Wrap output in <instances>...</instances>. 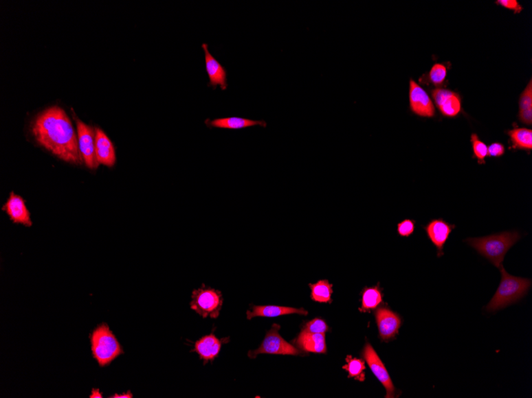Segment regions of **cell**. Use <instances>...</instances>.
Returning a JSON list of instances; mask_svg holds the SVG:
<instances>
[{
	"instance_id": "obj_1",
	"label": "cell",
	"mask_w": 532,
	"mask_h": 398,
	"mask_svg": "<svg viewBox=\"0 0 532 398\" xmlns=\"http://www.w3.org/2000/svg\"><path fill=\"white\" fill-rule=\"evenodd\" d=\"M31 132L40 147L60 160L74 165H82L77 130L63 108L50 106L32 121Z\"/></svg>"
},
{
	"instance_id": "obj_2",
	"label": "cell",
	"mask_w": 532,
	"mask_h": 398,
	"mask_svg": "<svg viewBox=\"0 0 532 398\" xmlns=\"http://www.w3.org/2000/svg\"><path fill=\"white\" fill-rule=\"evenodd\" d=\"M520 238L521 235L518 231H505L480 238H469L465 242L499 269L503 264L506 254Z\"/></svg>"
},
{
	"instance_id": "obj_3",
	"label": "cell",
	"mask_w": 532,
	"mask_h": 398,
	"mask_svg": "<svg viewBox=\"0 0 532 398\" xmlns=\"http://www.w3.org/2000/svg\"><path fill=\"white\" fill-rule=\"evenodd\" d=\"M499 269L501 273L500 283L494 296L486 307L488 312H496L516 303L528 293L531 285L530 279L509 274L503 265Z\"/></svg>"
},
{
	"instance_id": "obj_4",
	"label": "cell",
	"mask_w": 532,
	"mask_h": 398,
	"mask_svg": "<svg viewBox=\"0 0 532 398\" xmlns=\"http://www.w3.org/2000/svg\"><path fill=\"white\" fill-rule=\"evenodd\" d=\"M93 356L100 366H109L124 353L122 345L107 324L99 325L90 336Z\"/></svg>"
},
{
	"instance_id": "obj_5",
	"label": "cell",
	"mask_w": 532,
	"mask_h": 398,
	"mask_svg": "<svg viewBox=\"0 0 532 398\" xmlns=\"http://www.w3.org/2000/svg\"><path fill=\"white\" fill-rule=\"evenodd\" d=\"M223 305V294L219 290L210 288L204 284L192 292L190 309L197 312L203 318L217 319Z\"/></svg>"
},
{
	"instance_id": "obj_6",
	"label": "cell",
	"mask_w": 532,
	"mask_h": 398,
	"mask_svg": "<svg viewBox=\"0 0 532 398\" xmlns=\"http://www.w3.org/2000/svg\"><path fill=\"white\" fill-rule=\"evenodd\" d=\"M280 329L279 325H273L271 329L266 333L265 339L258 349L249 351L248 357L250 359H255L261 354L304 356L305 355L304 351L298 349L297 347L289 344L282 338L279 333Z\"/></svg>"
},
{
	"instance_id": "obj_7",
	"label": "cell",
	"mask_w": 532,
	"mask_h": 398,
	"mask_svg": "<svg viewBox=\"0 0 532 398\" xmlns=\"http://www.w3.org/2000/svg\"><path fill=\"white\" fill-rule=\"evenodd\" d=\"M74 119L76 120L79 150L83 163L89 169H96L99 165L95 154V129L77 117Z\"/></svg>"
},
{
	"instance_id": "obj_8",
	"label": "cell",
	"mask_w": 532,
	"mask_h": 398,
	"mask_svg": "<svg viewBox=\"0 0 532 398\" xmlns=\"http://www.w3.org/2000/svg\"><path fill=\"white\" fill-rule=\"evenodd\" d=\"M361 355L363 356L364 360L368 364L370 371L377 377L381 384H383L385 387L386 391V397H395V388L392 381H391L389 373L386 369L385 365L378 354L376 353L373 347L369 342H366L364 349L361 352Z\"/></svg>"
},
{
	"instance_id": "obj_9",
	"label": "cell",
	"mask_w": 532,
	"mask_h": 398,
	"mask_svg": "<svg viewBox=\"0 0 532 398\" xmlns=\"http://www.w3.org/2000/svg\"><path fill=\"white\" fill-rule=\"evenodd\" d=\"M410 108L411 112L423 118H433L435 108L428 93L414 80L410 82Z\"/></svg>"
},
{
	"instance_id": "obj_10",
	"label": "cell",
	"mask_w": 532,
	"mask_h": 398,
	"mask_svg": "<svg viewBox=\"0 0 532 398\" xmlns=\"http://www.w3.org/2000/svg\"><path fill=\"white\" fill-rule=\"evenodd\" d=\"M375 316L381 340L388 342L395 339L401 325V317L386 307L376 310Z\"/></svg>"
},
{
	"instance_id": "obj_11",
	"label": "cell",
	"mask_w": 532,
	"mask_h": 398,
	"mask_svg": "<svg viewBox=\"0 0 532 398\" xmlns=\"http://www.w3.org/2000/svg\"><path fill=\"white\" fill-rule=\"evenodd\" d=\"M426 235L438 251L439 258L444 255V246L450 238V235L456 229L455 224H450L443 219H434L423 226Z\"/></svg>"
},
{
	"instance_id": "obj_12",
	"label": "cell",
	"mask_w": 532,
	"mask_h": 398,
	"mask_svg": "<svg viewBox=\"0 0 532 398\" xmlns=\"http://www.w3.org/2000/svg\"><path fill=\"white\" fill-rule=\"evenodd\" d=\"M440 113L445 117L454 118L461 113V99L458 93L445 89H436L431 92Z\"/></svg>"
},
{
	"instance_id": "obj_13",
	"label": "cell",
	"mask_w": 532,
	"mask_h": 398,
	"mask_svg": "<svg viewBox=\"0 0 532 398\" xmlns=\"http://www.w3.org/2000/svg\"><path fill=\"white\" fill-rule=\"evenodd\" d=\"M2 210L9 216L14 224H22L25 226H32L31 213L27 209L26 202L21 196L12 192L3 206Z\"/></svg>"
},
{
	"instance_id": "obj_14",
	"label": "cell",
	"mask_w": 532,
	"mask_h": 398,
	"mask_svg": "<svg viewBox=\"0 0 532 398\" xmlns=\"http://www.w3.org/2000/svg\"><path fill=\"white\" fill-rule=\"evenodd\" d=\"M95 154L98 165L112 168L117 163L116 150L114 145L100 128H95Z\"/></svg>"
},
{
	"instance_id": "obj_15",
	"label": "cell",
	"mask_w": 532,
	"mask_h": 398,
	"mask_svg": "<svg viewBox=\"0 0 532 398\" xmlns=\"http://www.w3.org/2000/svg\"><path fill=\"white\" fill-rule=\"evenodd\" d=\"M230 338L219 339L213 333L202 337L195 342L192 352H197L201 360L204 361V365L208 362H213L220 353L223 344H227Z\"/></svg>"
},
{
	"instance_id": "obj_16",
	"label": "cell",
	"mask_w": 532,
	"mask_h": 398,
	"mask_svg": "<svg viewBox=\"0 0 532 398\" xmlns=\"http://www.w3.org/2000/svg\"><path fill=\"white\" fill-rule=\"evenodd\" d=\"M202 47L205 53L206 70L210 79L209 86L215 89L219 85L222 90L227 89L228 86L227 70L210 53L208 44H203Z\"/></svg>"
},
{
	"instance_id": "obj_17",
	"label": "cell",
	"mask_w": 532,
	"mask_h": 398,
	"mask_svg": "<svg viewBox=\"0 0 532 398\" xmlns=\"http://www.w3.org/2000/svg\"><path fill=\"white\" fill-rule=\"evenodd\" d=\"M294 344L304 352H313L316 354L327 353L324 333H311L302 330Z\"/></svg>"
},
{
	"instance_id": "obj_18",
	"label": "cell",
	"mask_w": 532,
	"mask_h": 398,
	"mask_svg": "<svg viewBox=\"0 0 532 398\" xmlns=\"http://www.w3.org/2000/svg\"><path fill=\"white\" fill-rule=\"evenodd\" d=\"M290 314L307 316L308 311H306L304 309L291 308V307L254 305L252 307V310L247 312V317L249 320L254 318V317H278Z\"/></svg>"
},
{
	"instance_id": "obj_19",
	"label": "cell",
	"mask_w": 532,
	"mask_h": 398,
	"mask_svg": "<svg viewBox=\"0 0 532 398\" xmlns=\"http://www.w3.org/2000/svg\"><path fill=\"white\" fill-rule=\"evenodd\" d=\"M206 124H207L210 128L228 130L243 129L254 127V126H261V127L265 128L266 126H267V124H266L265 121H257L238 117L220 118L214 120L208 119L206 121Z\"/></svg>"
},
{
	"instance_id": "obj_20",
	"label": "cell",
	"mask_w": 532,
	"mask_h": 398,
	"mask_svg": "<svg viewBox=\"0 0 532 398\" xmlns=\"http://www.w3.org/2000/svg\"><path fill=\"white\" fill-rule=\"evenodd\" d=\"M362 306L359 309L360 312H366L370 310L375 309L383 302L382 290H381L379 283L373 287H365L362 292Z\"/></svg>"
},
{
	"instance_id": "obj_21",
	"label": "cell",
	"mask_w": 532,
	"mask_h": 398,
	"mask_svg": "<svg viewBox=\"0 0 532 398\" xmlns=\"http://www.w3.org/2000/svg\"><path fill=\"white\" fill-rule=\"evenodd\" d=\"M510 137L513 149L515 150H532V130L529 128H516L507 132Z\"/></svg>"
},
{
	"instance_id": "obj_22",
	"label": "cell",
	"mask_w": 532,
	"mask_h": 398,
	"mask_svg": "<svg viewBox=\"0 0 532 398\" xmlns=\"http://www.w3.org/2000/svg\"><path fill=\"white\" fill-rule=\"evenodd\" d=\"M311 298L319 303H331L333 301V285L328 280H320L315 284H309Z\"/></svg>"
},
{
	"instance_id": "obj_23",
	"label": "cell",
	"mask_w": 532,
	"mask_h": 398,
	"mask_svg": "<svg viewBox=\"0 0 532 398\" xmlns=\"http://www.w3.org/2000/svg\"><path fill=\"white\" fill-rule=\"evenodd\" d=\"M519 120L524 124H532V82L530 80L520 99Z\"/></svg>"
},
{
	"instance_id": "obj_24",
	"label": "cell",
	"mask_w": 532,
	"mask_h": 398,
	"mask_svg": "<svg viewBox=\"0 0 532 398\" xmlns=\"http://www.w3.org/2000/svg\"><path fill=\"white\" fill-rule=\"evenodd\" d=\"M446 75H447V67L445 64L436 63L431 68L428 74H425L420 78L421 84H433L439 87L443 85Z\"/></svg>"
},
{
	"instance_id": "obj_25",
	"label": "cell",
	"mask_w": 532,
	"mask_h": 398,
	"mask_svg": "<svg viewBox=\"0 0 532 398\" xmlns=\"http://www.w3.org/2000/svg\"><path fill=\"white\" fill-rule=\"evenodd\" d=\"M346 362H347V364L344 365L342 368L348 373V379L353 377L355 380L364 382L366 377L364 360L348 355L346 357Z\"/></svg>"
},
{
	"instance_id": "obj_26",
	"label": "cell",
	"mask_w": 532,
	"mask_h": 398,
	"mask_svg": "<svg viewBox=\"0 0 532 398\" xmlns=\"http://www.w3.org/2000/svg\"><path fill=\"white\" fill-rule=\"evenodd\" d=\"M470 141L473 147L474 158L478 159L479 164H485V158L488 157V147L479 139L478 134H472Z\"/></svg>"
},
{
	"instance_id": "obj_27",
	"label": "cell",
	"mask_w": 532,
	"mask_h": 398,
	"mask_svg": "<svg viewBox=\"0 0 532 398\" xmlns=\"http://www.w3.org/2000/svg\"><path fill=\"white\" fill-rule=\"evenodd\" d=\"M303 330L311 332V333H326L329 329L327 324L324 320L319 318L313 319L308 322L304 327Z\"/></svg>"
},
{
	"instance_id": "obj_28",
	"label": "cell",
	"mask_w": 532,
	"mask_h": 398,
	"mask_svg": "<svg viewBox=\"0 0 532 398\" xmlns=\"http://www.w3.org/2000/svg\"><path fill=\"white\" fill-rule=\"evenodd\" d=\"M415 230V221L410 219H406L397 226L398 234L401 237H410L413 235Z\"/></svg>"
},
{
	"instance_id": "obj_29",
	"label": "cell",
	"mask_w": 532,
	"mask_h": 398,
	"mask_svg": "<svg viewBox=\"0 0 532 398\" xmlns=\"http://www.w3.org/2000/svg\"><path fill=\"white\" fill-rule=\"evenodd\" d=\"M505 154V148L500 143H491L488 148V157L500 158Z\"/></svg>"
},
{
	"instance_id": "obj_30",
	"label": "cell",
	"mask_w": 532,
	"mask_h": 398,
	"mask_svg": "<svg viewBox=\"0 0 532 398\" xmlns=\"http://www.w3.org/2000/svg\"><path fill=\"white\" fill-rule=\"evenodd\" d=\"M496 3L500 5V6L507 9H509L511 11H513L515 14H519L522 12V10H523V8H522L521 5L517 2L516 0H498Z\"/></svg>"
},
{
	"instance_id": "obj_31",
	"label": "cell",
	"mask_w": 532,
	"mask_h": 398,
	"mask_svg": "<svg viewBox=\"0 0 532 398\" xmlns=\"http://www.w3.org/2000/svg\"><path fill=\"white\" fill-rule=\"evenodd\" d=\"M111 397L114 398H132L133 397V395L131 392L128 391L127 393H124L123 395H114Z\"/></svg>"
},
{
	"instance_id": "obj_32",
	"label": "cell",
	"mask_w": 532,
	"mask_h": 398,
	"mask_svg": "<svg viewBox=\"0 0 532 398\" xmlns=\"http://www.w3.org/2000/svg\"><path fill=\"white\" fill-rule=\"evenodd\" d=\"M90 397H91V398H93V397H95V398H100V397L102 398L103 397H102V393H100V391L99 390H93L92 395H90Z\"/></svg>"
}]
</instances>
